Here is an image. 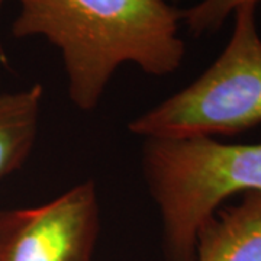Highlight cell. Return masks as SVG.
<instances>
[{"label": "cell", "instance_id": "cell-8", "mask_svg": "<svg viewBox=\"0 0 261 261\" xmlns=\"http://www.w3.org/2000/svg\"><path fill=\"white\" fill-rule=\"evenodd\" d=\"M3 3H5V0H0V9H2V6H3Z\"/></svg>", "mask_w": 261, "mask_h": 261}, {"label": "cell", "instance_id": "cell-6", "mask_svg": "<svg viewBox=\"0 0 261 261\" xmlns=\"http://www.w3.org/2000/svg\"><path fill=\"white\" fill-rule=\"evenodd\" d=\"M44 89L0 94V180L23 166L37 140Z\"/></svg>", "mask_w": 261, "mask_h": 261}, {"label": "cell", "instance_id": "cell-1", "mask_svg": "<svg viewBox=\"0 0 261 261\" xmlns=\"http://www.w3.org/2000/svg\"><path fill=\"white\" fill-rule=\"evenodd\" d=\"M16 38L42 37L64 61L68 96L92 111L119 65L144 73H176L185 58L178 35L181 10L167 0H19Z\"/></svg>", "mask_w": 261, "mask_h": 261}, {"label": "cell", "instance_id": "cell-9", "mask_svg": "<svg viewBox=\"0 0 261 261\" xmlns=\"http://www.w3.org/2000/svg\"><path fill=\"white\" fill-rule=\"evenodd\" d=\"M167 2H170V0H167ZM171 2H176V0H171Z\"/></svg>", "mask_w": 261, "mask_h": 261}, {"label": "cell", "instance_id": "cell-4", "mask_svg": "<svg viewBox=\"0 0 261 261\" xmlns=\"http://www.w3.org/2000/svg\"><path fill=\"white\" fill-rule=\"evenodd\" d=\"M99 216L90 180L45 205L0 211V261H92Z\"/></svg>", "mask_w": 261, "mask_h": 261}, {"label": "cell", "instance_id": "cell-3", "mask_svg": "<svg viewBox=\"0 0 261 261\" xmlns=\"http://www.w3.org/2000/svg\"><path fill=\"white\" fill-rule=\"evenodd\" d=\"M255 6L235 10L232 35L205 73L129 123L135 135L190 138L235 135L261 123V38Z\"/></svg>", "mask_w": 261, "mask_h": 261}, {"label": "cell", "instance_id": "cell-7", "mask_svg": "<svg viewBox=\"0 0 261 261\" xmlns=\"http://www.w3.org/2000/svg\"><path fill=\"white\" fill-rule=\"evenodd\" d=\"M260 0H202L195 6L181 10V22L195 35L214 32L222 27L225 19L240 6L251 3L257 5Z\"/></svg>", "mask_w": 261, "mask_h": 261}, {"label": "cell", "instance_id": "cell-5", "mask_svg": "<svg viewBox=\"0 0 261 261\" xmlns=\"http://www.w3.org/2000/svg\"><path fill=\"white\" fill-rule=\"evenodd\" d=\"M195 261H261V193H243L200 226Z\"/></svg>", "mask_w": 261, "mask_h": 261}, {"label": "cell", "instance_id": "cell-2", "mask_svg": "<svg viewBox=\"0 0 261 261\" xmlns=\"http://www.w3.org/2000/svg\"><path fill=\"white\" fill-rule=\"evenodd\" d=\"M144 178L159 206L167 261H195L200 226L237 193H261V144L149 138Z\"/></svg>", "mask_w": 261, "mask_h": 261}]
</instances>
